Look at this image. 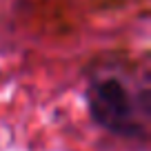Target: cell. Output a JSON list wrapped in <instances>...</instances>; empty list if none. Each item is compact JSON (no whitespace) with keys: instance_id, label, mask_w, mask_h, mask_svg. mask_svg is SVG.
<instances>
[{"instance_id":"6da1fadb","label":"cell","mask_w":151,"mask_h":151,"mask_svg":"<svg viewBox=\"0 0 151 151\" xmlns=\"http://www.w3.org/2000/svg\"><path fill=\"white\" fill-rule=\"evenodd\" d=\"M91 118L102 129L122 138H147L149 87L145 76L107 67L91 76L87 87Z\"/></svg>"}]
</instances>
